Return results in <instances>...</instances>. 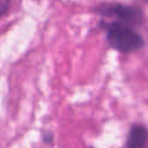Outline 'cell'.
<instances>
[{"label": "cell", "instance_id": "cell-2", "mask_svg": "<svg viewBox=\"0 0 148 148\" xmlns=\"http://www.w3.org/2000/svg\"><path fill=\"white\" fill-rule=\"evenodd\" d=\"M91 12L103 20H112L138 29L146 21L142 7L123 2H102L91 8Z\"/></svg>", "mask_w": 148, "mask_h": 148}, {"label": "cell", "instance_id": "cell-5", "mask_svg": "<svg viewBox=\"0 0 148 148\" xmlns=\"http://www.w3.org/2000/svg\"><path fill=\"white\" fill-rule=\"evenodd\" d=\"M10 6H12V1H9V0H0V17L5 16L9 12Z\"/></svg>", "mask_w": 148, "mask_h": 148}, {"label": "cell", "instance_id": "cell-4", "mask_svg": "<svg viewBox=\"0 0 148 148\" xmlns=\"http://www.w3.org/2000/svg\"><path fill=\"white\" fill-rule=\"evenodd\" d=\"M42 141H43V143H45L47 146L53 145V142H54V133L52 131H50V130L42 131Z\"/></svg>", "mask_w": 148, "mask_h": 148}, {"label": "cell", "instance_id": "cell-1", "mask_svg": "<svg viewBox=\"0 0 148 148\" xmlns=\"http://www.w3.org/2000/svg\"><path fill=\"white\" fill-rule=\"evenodd\" d=\"M97 28L104 31L108 47L121 54H132L141 51L146 46V39L142 34L127 24L99 18Z\"/></svg>", "mask_w": 148, "mask_h": 148}, {"label": "cell", "instance_id": "cell-3", "mask_svg": "<svg viewBox=\"0 0 148 148\" xmlns=\"http://www.w3.org/2000/svg\"><path fill=\"white\" fill-rule=\"evenodd\" d=\"M148 145V127L141 123H134L128 128L125 148H146Z\"/></svg>", "mask_w": 148, "mask_h": 148}]
</instances>
